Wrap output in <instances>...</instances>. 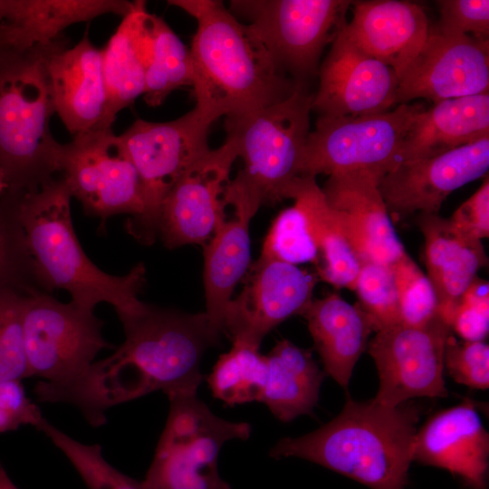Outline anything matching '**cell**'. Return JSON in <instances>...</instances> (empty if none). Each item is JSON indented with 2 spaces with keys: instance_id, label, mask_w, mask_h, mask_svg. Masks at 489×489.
<instances>
[{
  "instance_id": "7dc6e473",
  "label": "cell",
  "mask_w": 489,
  "mask_h": 489,
  "mask_svg": "<svg viewBox=\"0 0 489 489\" xmlns=\"http://www.w3.org/2000/svg\"><path fill=\"white\" fill-rule=\"evenodd\" d=\"M5 0H0V25L2 24L5 15Z\"/></svg>"
},
{
  "instance_id": "ac0fdd59",
  "label": "cell",
  "mask_w": 489,
  "mask_h": 489,
  "mask_svg": "<svg viewBox=\"0 0 489 489\" xmlns=\"http://www.w3.org/2000/svg\"><path fill=\"white\" fill-rule=\"evenodd\" d=\"M488 40L446 36L430 30L420 51L398 78L397 103H433L488 92Z\"/></svg>"
},
{
  "instance_id": "d4e9b609",
  "label": "cell",
  "mask_w": 489,
  "mask_h": 489,
  "mask_svg": "<svg viewBox=\"0 0 489 489\" xmlns=\"http://www.w3.org/2000/svg\"><path fill=\"white\" fill-rule=\"evenodd\" d=\"M151 42L150 13L145 1L136 0L134 8L122 17L101 50L107 91V128L112 127L120 110L143 95Z\"/></svg>"
},
{
  "instance_id": "e575fe53",
  "label": "cell",
  "mask_w": 489,
  "mask_h": 489,
  "mask_svg": "<svg viewBox=\"0 0 489 489\" xmlns=\"http://www.w3.org/2000/svg\"><path fill=\"white\" fill-rule=\"evenodd\" d=\"M360 308L375 331L400 324L398 299L391 264L362 262L356 280Z\"/></svg>"
},
{
  "instance_id": "ffe728a7",
  "label": "cell",
  "mask_w": 489,
  "mask_h": 489,
  "mask_svg": "<svg viewBox=\"0 0 489 489\" xmlns=\"http://www.w3.org/2000/svg\"><path fill=\"white\" fill-rule=\"evenodd\" d=\"M489 435L470 401L442 410L417 431L413 460L447 470L471 489H485Z\"/></svg>"
},
{
  "instance_id": "74e56055",
  "label": "cell",
  "mask_w": 489,
  "mask_h": 489,
  "mask_svg": "<svg viewBox=\"0 0 489 489\" xmlns=\"http://www.w3.org/2000/svg\"><path fill=\"white\" fill-rule=\"evenodd\" d=\"M24 297L0 291V381L30 377L22 327Z\"/></svg>"
},
{
  "instance_id": "d6a6232c",
  "label": "cell",
  "mask_w": 489,
  "mask_h": 489,
  "mask_svg": "<svg viewBox=\"0 0 489 489\" xmlns=\"http://www.w3.org/2000/svg\"><path fill=\"white\" fill-rule=\"evenodd\" d=\"M0 291L21 295L43 292L17 212V194L6 190L0 198Z\"/></svg>"
},
{
  "instance_id": "f546056e",
  "label": "cell",
  "mask_w": 489,
  "mask_h": 489,
  "mask_svg": "<svg viewBox=\"0 0 489 489\" xmlns=\"http://www.w3.org/2000/svg\"><path fill=\"white\" fill-rule=\"evenodd\" d=\"M290 198L303 212L318 251L317 274L337 288L354 291L361 263L336 223L314 177H301Z\"/></svg>"
},
{
  "instance_id": "d590c367",
  "label": "cell",
  "mask_w": 489,
  "mask_h": 489,
  "mask_svg": "<svg viewBox=\"0 0 489 489\" xmlns=\"http://www.w3.org/2000/svg\"><path fill=\"white\" fill-rule=\"evenodd\" d=\"M391 266L398 299L400 324L423 327L440 317L436 295L429 279L408 253Z\"/></svg>"
},
{
  "instance_id": "f6af8a7d",
  "label": "cell",
  "mask_w": 489,
  "mask_h": 489,
  "mask_svg": "<svg viewBox=\"0 0 489 489\" xmlns=\"http://www.w3.org/2000/svg\"><path fill=\"white\" fill-rule=\"evenodd\" d=\"M10 49H12V46L8 42L5 28L2 24L0 25V57Z\"/></svg>"
},
{
  "instance_id": "277c9868",
  "label": "cell",
  "mask_w": 489,
  "mask_h": 489,
  "mask_svg": "<svg viewBox=\"0 0 489 489\" xmlns=\"http://www.w3.org/2000/svg\"><path fill=\"white\" fill-rule=\"evenodd\" d=\"M15 193L18 216L43 292L65 290L72 302L91 311L107 302L119 318L142 305L138 294L146 282L145 265L139 263L127 274L116 276L91 261L75 234L71 215L72 197L62 177H54L37 191Z\"/></svg>"
},
{
  "instance_id": "2e32d148",
  "label": "cell",
  "mask_w": 489,
  "mask_h": 489,
  "mask_svg": "<svg viewBox=\"0 0 489 489\" xmlns=\"http://www.w3.org/2000/svg\"><path fill=\"white\" fill-rule=\"evenodd\" d=\"M237 158L235 140L226 135L223 145L197 160L174 185L158 220V235L168 248L212 237L225 214L224 188Z\"/></svg>"
},
{
  "instance_id": "5bb4252c",
  "label": "cell",
  "mask_w": 489,
  "mask_h": 489,
  "mask_svg": "<svg viewBox=\"0 0 489 489\" xmlns=\"http://www.w3.org/2000/svg\"><path fill=\"white\" fill-rule=\"evenodd\" d=\"M243 280V290L227 308L223 333L232 342L260 348L274 327L304 313L318 278L297 265L260 255Z\"/></svg>"
},
{
  "instance_id": "60d3db41",
  "label": "cell",
  "mask_w": 489,
  "mask_h": 489,
  "mask_svg": "<svg viewBox=\"0 0 489 489\" xmlns=\"http://www.w3.org/2000/svg\"><path fill=\"white\" fill-rule=\"evenodd\" d=\"M451 329L464 340L483 341L489 331V285L476 276L460 297Z\"/></svg>"
},
{
  "instance_id": "4316f807",
  "label": "cell",
  "mask_w": 489,
  "mask_h": 489,
  "mask_svg": "<svg viewBox=\"0 0 489 489\" xmlns=\"http://www.w3.org/2000/svg\"><path fill=\"white\" fill-rule=\"evenodd\" d=\"M204 249L206 313L223 333V324L233 292L250 267L249 224L256 214L231 206Z\"/></svg>"
},
{
  "instance_id": "3957f363",
  "label": "cell",
  "mask_w": 489,
  "mask_h": 489,
  "mask_svg": "<svg viewBox=\"0 0 489 489\" xmlns=\"http://www.w3.org/2000/svg\"><path fill=\"white\" fill-rule=\"evenodd\" d=\"M419 415L412 403L389 408L350 398L320 428L278 441L270 456L300 457L371 489H405Z\"/></svg>"
},
{
  "instance_id": "7a4b0ae2",
  "label": "cell",
  "mask_w": 489,
  "mask_h": 489,
  "mask_svg": "<svg viewBox=\"0 0 489 489\" xmlns=\"http://www.w3.org/2000/svg\"><path fill=\"white\" fill-rule=\"evenodd\" d=\"M197 22L190 49L197 104L217 119L238 118L289 97L297 85L280 72L246 24L222 1L168 0Z\"/></svg>"
},
{
  "instance_id": "d6986e66",
  "label": "cell",
  "mask_w": 489,
  "mask_h": 489,
  "mask_svg": "<svg viewBox=\"0 0 489 489\" xmlns=\"http://www.w3.org/2000/svg\"><path fill=\"white\" fill-rule=\"evenodd\" d=\"M383 175L373 170L335 174L321 187L336 223L360 263L392 264L406 253L379 191Z\"/></svg>"
},
{
  "instance_id": "b9f144b4",
  "label": "cell",
  "mask_w": 489,
  "mask_h": 489,
  "mask_svg": "<svg viewBox=\"0 0 489 489\" xmlns=\"http://www.w3.org/2000/svg\"><path fill=\"white\" fill-rule=\"evenodd\" d=\"M44 418L40 408L27 397L22 380L0 381V434L27 425L38 429Z\"/></svg>"
},
{
  "instance_id": "cb8c5ba5",
  "label": "cell",
  "mask_w": 489,
  "mask_h": 489,
  "mask_svg": "<svg viewBox=\"0 0 489 489\" xmlns=\"http://www.w3.org/2000/svg\"><path fill=\"white\" fill-rule=\"evenodd\" d=\"M486 137L488 92L441 101L416 118L402 142L397 164L436 156Z\"/></svg>"
},
{
  "instance_id": "7c38bea8",
  "label": "cell",
  "mask_w": 489,
  "mask_h": 489,
  "mask_svg": "<svg viewBox=\"0 0 489 489\" xmlns=\"http://www.w3.org/2000/svg\"><path fill=\"white\" fill-rule=\"evenodd\" d=\"M60 173L86 215L101 225L116 215L135 218L143 210L138 173L112 128L98 129L62 144Z\"/></svg>"
},
{
  "instance_id": "5b68a950",
  "label": "cell",
  "mask_w": 489,
  "mask_h": 489,
  "mask_svg": "<svg viewBox=\"0 0 489 489\" xmlns=\"http://www.w3.org/2000/svg\"><path fill=\"white\" fill-rule=\"evenodd\" d=\"M69 44L62 33L0 57V168L8 191H37L60 172L62 144L50 129L55 110L47 65Z\"/></svg>"
},
{
  "instance_id": "bcb514c9",
  "label": "cell",
  "mask_w": 489,
  "mask_h": 489,
  "mask_svg": "<svg viewBox=\"0 0 489 489\" xmlns=\"http://www.w3.org/2000/svg\"><path fill=\"white\" fill-rule=\"evenodd\" d=\"M7 190V185L5 183V179L3 174V171L0 168V198L3 197V195Z\"/></svg>"
},
{
  "instance_id": "52a82bcc",
  "label": "cell",
  "mask_w": 489,
  "mask_h": 489,
  "mask_svg": "<svg viewBox=\"0 0 489 489\" xmlns=\"http://www.w3.org/2000/svg\"><path fill=\"white\" fill-rule=\"evenodd\" d=\"M103 321L94 311L72 301L64 303L44 292L24 297L22 327L30 377L42 379L37 400L76 384L88 372L98 353L113 348L102 336Z\"/></svg>"
},
{
  "instance_id": "e0dca14e",
  "label": "cell",
  "mask_w": 489,
  "mask_h": 489,
  "mask_svg": "<svg viewBox=\"0 0 489 489\" xmlns=\"http://www.w3.org/2000/svg\"><path fill=\"white\" fill-rule=\"evenodd\" d=\"M489 137L441 154L397 164L379 183L389 216L401 219L414 213L438 214L455 189L485 175Z\"/></svg>"
},
{
  "instance_id": "f35d334b",
  "label": "cell",
  "mask_w": 489,
  "mask_h": 489,
  "mask_svg": "<svg viewBox=\"0 0 489 489\" xmlns=\"http://www.w3.org/2000/svg\"><path fill=\"white\" fill-rule=\"evenodd\" d=\"M444 364L459 384L486 389L489 386V346L483 341L456 340L448 336Z\"/></svg>"
},
{
  "instance_id": "44dd1931",
  "label": "cell",
  "mask_w": 489,
  "mask_h": 489,
  "mask_svg": "<svg viewBox=\"0 0 489 489\" xmlns=\"http://www.w3.org/2000/svg\"><path fill=\"white\" fill-rule=\"evenodd\" d=\"M47 71L55 113L72 137L107 129L102 53L88 31L77 44L55 53Z\"/></svg>"
},
{
  "instance_id": "836d02e7",
  "label": "cell",
  "mask_w": 489,
  "mask_h": 489,
  "mask_svg": "<svg viewBox=\"0 0 489 489\" xmlns=\"http://www.w3.org/2000/svg\"><path fill=\"white\" fill-rule=\"evenodd\" d=\"M38 430L64 455L88 489H143L140 481L120 472L103 457L100 445L82 443L46 418Z\"/></svg>"
},
{
  "instance_id": "4fadbf2b",
  "label": "cell",
  "mask_w": 489,
  "mask_h": 489,
  "mask_svg": "<svg viewBox=\"0 0 489 489\" xmlns=\"http://www.w3.org/2000/svg\"><path fill=\"white\" fill-rule=\"evenodd\" d=\"M451 333L440 317L423 327L398 324L378 331L369 347L379 378L373 400L394 408L414 398L446 397L444 358Z\"/></svg>"
},
{
  "instance_id": "1f68e13d",
  "label": "cell",
  "mask_w": 489,
  "mask_h": 489,
  "mask_svg": "<svg viewBox=\"0 0 489 489\" xmlns=\"http://www.w3.org/2000/svg\"><path fill=\"white\" fill-rule=\"evenodd\" d=\"M266 374L265 355L259 348L235 341L219 357L206 380L215 398L235 406L261 402Z\"/></svg>"
},
{
  "instance_id": "ee69618b",
  "label": "cell",
  "mask_w": 489,
  "mask_h": 489,
  "mask_svg": "<svg viewBox=\"0 0 489 489\" xmlns=\"http://www.w3.org/2000/svg\"><path fill=\"white\" fill-rule=\"evenodd\" d=\"M0 489H19L0 464Z\"/></svg>"
},
{
  "instance_id": "9a60e30c",
  "label": "cell",
  "mask_w": 489,
  "mask_h": 489,
  "mask_svg": "<svg viewBox=\"0 0 489 489\" xmlns=\"http://www.w3.org/2000/svg\"><path fill=\"white\" fill-rule=\"evenodd\" d=\"M345 24L319 66L312 110L334 117L388 111L398 104V75L391 66L366 53L346 31Z\"/></svg>"
},
{
  "instance_id": "9c48e42d",
  "label": "cell",
  "mask_w": 489,
  "mask_h": 489,
  "mask_svg": "<svg viewBox=\"0 0 489 489\" xmlns=\"http://www.w3.org/2000/svg\"><path fill=\"white\" fill-rule=\"evenodd\" d=\"M169 411L143 489H232L219 475L218 456L232 439H247L251 426L219 417L197 392L168 396Z\"/></svg>"
},
{
  "instance_id": "8fae6325",
  "label": "cell",
  "mask_w": 489,
  "mask_h": 489,
  "mask_svg": "<svg viewBox=\"0 0 489 489\" xmlns=\"http://www.w3.org/2000/svg\"><path fill=\"white\" fill-rule=\"evenodd\" d=\"M425 109L419 103H402L366 116L319 115L305 143L302 176L360 170L385 174L397 164L408 129Z\"/></svg>"
},
{
  "instance_id": "83f0119b",
  "label": "cell",
  "mask_w": 489,
  "mask_h": 489,
  "mask_svg": "<svg viewBox=\"0 0 489 489\" xmlns=\"http://www.w3.org/2000/svg\"><path fill=\"white\" fill-rule=\"evenodd\" d=\"M134 8L125 0H5L3 25L13 49L46 43L77 23L113 14L124 17Z\"/></svg>"
},
{
  "instance_id": "7402d4cb",
  "label": "cell",
  "mask_w": 489,
  "mask_h": 489,
  "mask_svg": "<svg viewBox=\"0 0 489 489\" xmlns=\"http://www.w3.org/2000/svg\"><path fill=\"white\" fill-rule=\"evenodd\" d=\"M352 5L346 31L366 53L391 66L399 78L430 33L424 9L399 0L356 1Z\"/></svg>"
},
{
  "instance_id": "6da1fadb",
  "label": "cell",
  "mask_w": 489,
  "mask_h": 489,
  "mask_svg": "<svg viewBox=\"0 0 489 489\" xmlns=\"http://www.w3.org/2000/svg\"><path fill=\"white\" fill-rule=\"evenodd\" d=\"M119 319L123 343L48 401L73 405L92 427L105 424L109 408L154 391L168 397L197 392L202 358L223 334L206 312L187 313L145 302Z\"/></svg>"
},
{
  "instance_id": "7bdbcfd3",
  "label": "cell",
  "mask_w": 489,
  "mask_h": 489,
  "mask_svg": "<svg viewBox=\"0 0 489 489\" xmlns=\"http://www.w3.org/2000/svg\"><path fill=\"white\" fill-rule=\"evenodd\" d=\"M462 232L482 240L489 235V179L465 201L449 218Z\"/></svg>"
},
{
  "instance_id": "ab89813d",
  "label": "cell",
  "mask_w": 489,
  "mask_h": 489,
  "mask_svg": "<svg viewBox=\"0 0 489 489\" xmlns=\"http://www.w3.org/2000/svg\"><path fill=\"white\" fill-rule=\"evenodd\" d=\"M436 4L440 14L436 28L439 34L488 40V0H440Z\"/></svg>"
},
{
  "instance_id": "30bf717a",
  "label": "cell",
  "mask_w": 489,
  "mask_h": 489,
  "mask_svg": "<svg viewBox=\"0 0 489 489\" xmlns=\"http://www.w3.org/2000/svg\"><path fill=\"white\" fill-rule=\"evenodd\" d=\"M353 1L232 0L229 10L244 18L277 69L296 85L318 75L319 61L345 22Z\"/></svg>"
},
{
  "instance_id": "4dcf8cb0",
  "label": "cell",
  "mask_w": 489,
  "mask_h": 489,
  "mask_svg": "<svg viewBox=\"0 0 489 489\" xmlns=\"http://www.w3.org/2000/svg\"><path fill=\"white\" fill-rule=\"evenodd\" d=\"M151 49L145 72L143 98L150 107L163 103L175 90L192 86L190 49L159 16L150 14Z\"/></svg>"
},
{
  "instance_id": "f1b7e54d",
  "label": "cell",
  "mask_w": 489,
  "mask_h": 489,
  "mask_svg": "<svg viewBox=\"0 0 489 489\" xmlns=\"http://www.w3.org/2000/svg\"><path fill=\"white\" fill-rule=\"evenodd\" d=\"M265 359L267 374L261 402L283 422L311 414L324 379L311 351L282 340Z\"/></svg>"
},
{
  "instance_id": "8d00e7d4",
  "label": "cell",
  "mask_w": 489,
  "mask_h": 489,
  "mask_svg": "<svg viewBox=\"0 0 489 489\" xmlns=\"http://www.w3.org/2000/svg\"><path fill=\"white\" fill-rule=\"evenodd\" d=\"M261 255L294 265L312 263L317 266L316 245L305 216L295 202L274 218L264 241Z\"/></svg>"
},
{
  "instance_id": "484cf974",
  "label": "cell",
  "mask_w": 489,
  "mask_h": 489,
  "mask_svg": "<svg viewBox=\"0 0 489 489\" xmlns=\"http://www.w3.org/2000/svg\"><path fill=\"white\" fill-rule=\"evenodd\" d=\"M302 315L324 370L347 388L374 331L369 319L358 303L352 305L335 292L312 300Z\"/></svg>"
},
{
  "instance_id": "ba28073f",
  "label": "cell",
  "mask_w": 489,
  "mask_h": 489,
  "mask_svg": "<svg viewBox=\"0 0 489 489\" xmlns=\"http://www.w3.org/2000/svg\"><path fill=\"white\" fill-rule=\"evenodd\" d=\"M217 118L197 105L165 122L136 120L119 135L139 176L143 210L126 223L127 232L142 244L158 235L162 203L179 178L206 154L208 132Z\"/></svg>"
},
{
  "instance_id": "8992f818",
  "label": "cell",
  "mask_w": 489,
  "mask_h": 489,
  "mask_svg": "<svg viewBox=\"0 0 489 489\" xmlns=\"http://www.w3.org/2000/svg\"><path fill=\"white\" fill-rule=\"evenodd\" d=\"M313 94L297 85L282 101L238 118H225L226 135L237 145L243 167L225 186V206L256 212L262 205L290 198L302 177L305 143L310 133Z\"/></svg>"
},
{
  "instance_id": "603a6c76",
  "label": "cell",
  "mask_w": 489,
  "mask_h": 489,
  "mask_svg": "<svg viewBox=\"0 0 489 489\" xmlns=\"http://www.w3.org/2000/svg\"><path fill=\"white\" fill-rule=\"evenodd\" d=\"M427 273L441 319L451 327L455 309L487 258L482 240L459 230L438 214H419Z\"/></svg>"
}]
</instances>
